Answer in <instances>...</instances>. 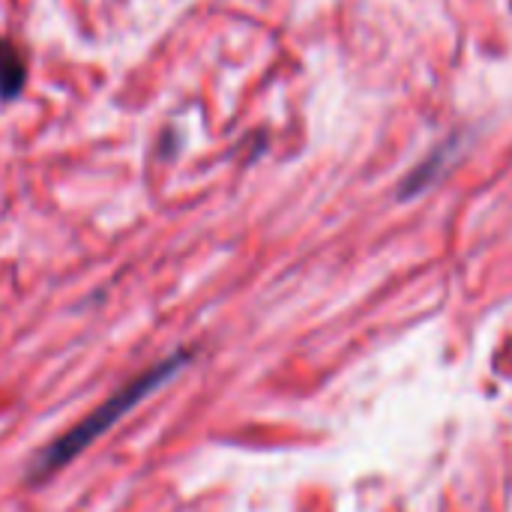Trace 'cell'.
<instances>
[{
	"label": "cell",
	"mask_w": 512,
	"mask_h": 512,
	"mask_svg": "<svg viewBox=\"0 0 512 512\" xmlns=\"http://www.w3.org/2000/svg\"><path fill=\"white\" fill-rule=\"evenodd\" d=\"M192 354L189 351H174L168 354L165 360H159L156 366L144 369L138 378H132L129 384H123L114 396H108L93 414H87L78 426H72L66 435H60L51 447H45L33 465H30V474L27 480L30 483H39L51 474H57L60 468H66L72 459H78L90 444H96L108 429H114L132 408H138L144 399H150L162 384H168L171 378H177L186 366H189Z\"/></svg>",
	"instance_id": "obj_1"
},
{
	"label": "cell",
	"mask_w": 512,
	"mask_h": 512,
	"mask_svg": "<svg viewBox=\"0 0 512 512\" xmlns=\"http://www.w3.org/2000/svg\"><path fill=\"white\" fill-rule=\"evenodd\" d=\"M453 150H456V138L453 141H444L408 180H405V186H402V198H411V195H417V192H423L426 186H432L435 180H438V174H441V168L450 162V156H453Z\"/></svg>",
	"instance_id": "obj_3"
},
{
	"label": "cell",
	"mask_w": 512,
	"mask_h": 512,
	"mask_svg": "<svg viewBox=\"0 0 512 512\" xmlns=\"http://www.w3.org/2000/svg\"><path fill=\"white\" fill-rule=\"evenodd\" d=\"M27 84V57L21 45L9 36H0V99L12 102Z\"/></svg>",
	"instance_id": "obj_2"
}]
</instances>
